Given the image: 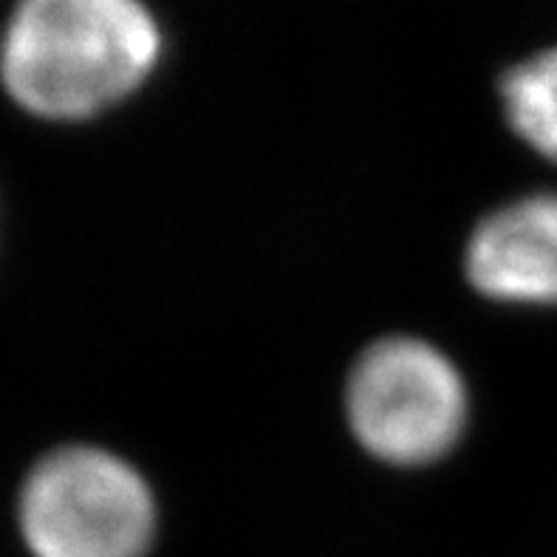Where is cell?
<instances>
[{
	"label": "cell",
	"mask_w": 557,
	"mask_h": 557,
	"mask_svg": "<svg viewBox=\"0 0 557 557\" xmlns=\"http://www.w3.org/2000/svg\"><path fill=\"white\" fill-rule=\"evenodd\" d=\"M162 32L141 0H17L0 83L40 120H91L150 77Z\"/></svg>",
	"instance_id": "1"
},
{
	"label": "cell",
	"mask_w": 557,
	"mask_h": 557,
	"mask_svg": "<svg viewBox=\"0 0 557 557\" xmlns=\"http://www.w3.org/2000/svg\"><path fill=\"white\" fill-rule=\"evenodd\" d=\"M21 530L35 557H145L156 504L127 461L99 447H60L23 481Z\"/></svg>",
	"instance_id": "2"
},
{
	"label": "cell",
	"mask_w": 557,
	"mask_h": 557,
	"mask_svg": "<svg viewBox=\"0 0 557 557\" xmlns=\"http://www.w3.org/2000/svg\"><path fill=\"white\" fill-rule=\"evenodd\" d=\"M348 422L376 459L431 465L465 431L467 388L445 354L422 339H380L351 371Z\"/></svg>",
	"instance_id": "3"
},
{
	"label": "cell",
	"mask_w": 557,
	"mask_h": 557,
	"mask_svg": "<svg viewBox=\"0 0 557 557\" xmlns=\"http://www.w3.org/2000/svg\"><path fill=\"white\" fill-rule=\"evenodd\" d=\"M467 277L498 304L557 306V193L490 212L467 244Z\"/></svg>",
	"instance_id": "4"
},
{
	"label": "cell",
	"mask_w": 557,
	"mask_h": 557,
	"mask_svg": "<svg viewBox=\"0 0 557 557\" xmlns=\"http://www.w3.org/2000/svg\"><path fill=\"white\" fill-rule=\"evenodd\" d=\"M509 127L557 164V49L523 60L502 79Z\"/></svg>",
	"instance_id": "5"
}]
</instances>
